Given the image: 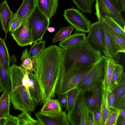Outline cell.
Returning a JSON list of instances; mask_svg holds the SVG:
<instances>
[{"instance_id": "cell-1", "label": "cell", "mask_w": 125, "mask_h": 125, "mask_svg": "<svg viewBox=\"0 0 125 125\" xmlns=\"http://www.w3.org/2000/svg\"><path fill=\"white\" fill-rule=\"evenodd\" d=\"M63 55V48L54 45L45 48L36 58L35 74L44 104L55 96L56 86L64 71Z\"/></svg>"}, {"instance_id": "cell-2", "label": "cell", "mask_w": 125, "mask_h": 125, "mask_svg": "<svg viewBox=\"0 0 125 125\" xmlns=\"http://www.w3.org/2000/svg\"><path fill=\"white\" fill-rule=\"evenodd\" d=\"M26 71L14 64L10 66L8 71L11 87L9 93L15 109L29 112L34 111L36 104L22 84V79Z\"/></svg>"}, {"instance_id": "cell-3", "label": "cell", "mask_w": 125, "mask_h": 125, "mask_svg": "<svg viewBox=\"0 0 125 125\" xmlns=\"http://www.w3.org/2000/svg\"><path fill=\"white\" fill-rule=\"evenodd\" d=\"M64 71L93 65L101 56L84 41L63 48Z\"/></svg>"}, {"instance_id": "cell-4", "label": "cell", "mask_w": 125, "mask_h": 125, "mask_svg": "<svg viewBox=\"0 0 125 125\" xmlns=\"http://www.w3.org/2000/svg\"><path fill=\"white\" fill-rule=\"evenodd\" d=\"M94 65L75 68L64 71L57 84L55 94L58 95L66 93L77 87Z\"/></svg>"}, {"instance_id": "cell-5", "label": "cell", "mask_w": 125, "mask_h": 125, "mask_svg": "<svg viewBox=\"0 0 125 125\" xmlns=\"http://www.w3.org/2000/svg\"><path fill=\"white\" fill-rule=\"evenodd\" d=\"M108 57L102 56L95 63L77 87L80 92H85L93 89L103 80L107 68Z\"/></svg>"}, {"instance_id": "cell-6", "label": "cell", "mask_w": 125, "mask_h": 125, "mask_svg": "<svg viewBox=\"0 0 125 125\" xmlns=\"http://www.w3.org/2000/svg\"><path fill=\"white\" fill-rule=\"evenodd\" d=\"M27 21L32 43L42 40L49 26L50 20L37 5Z\"/></svg>"}, {"instance_id": "cell-7", "label": "cell", "mask_w": 125, "mask_h": 125, "mask_svg": "<svg viewBox=\"0 0 125 125\" xmlns=\"http://www.w3.org/2000/svg\"><path fill=\"white\" fill-rule=\"evenodd\" d=\"M85 42L101 56L109 57L104 43L103 25L102 21H98L91 24Z\"/></svg>"}, {"instance_id": "cell-8", "label": "cell", "mask_w": 125, "mask_h": 125, "mask_svg": "<svg viewBox=\"0 0 125 125\" xmlns=\"http://www.w3.org/2000/svg\"><path fill=\"white\" fill-rule=\"evenodd\" d=\"M95 15L98 21H101L105 16L110 17L124 30L125 22L121 13L119 12L109 0H95Z\"/></svg>"}, {"instance_id": "cell-9", "label": "cell", "mask_w": 125, "mask_h": 125, "mask_svg": "<svg viewBox=\"0 0 125 125\" xmlns=\"http://www.w3.org/2000/svg\"><path fill=\"white\" fill-rule=\"evenodd\" d=\"M63 16L76 31L88 32L91 24L90 21L78 9L73 7L67 9L64 11Z\"/></svg>"}, {"instance_id": "cell-10", "label": "cell", "mask_w": 125, "mask_h": 125, "mask_svg": "<svg viewBox=\"0 0 125 125\" xmlns=\"http://www.w3.org/2000/svg\"><path fill=\"white\" fill-rule=\"evenodd\" d=\"M34 115L40 125H70L65 111L54 113H44L39 111L35 113Z\"/></svg>"}, {"instance_id": "cell-11", "label": "cell", "mask_w": 125, "mask_h": 125, "mask_svg": "<svg viewBox=\"0 0 125 125\" xmlns=\"http://www.w3.org/2000/svg\"><path fill=\"white\" fill-rule=\"evenodd\" d=\"M10 34L18 45L23 47L32 45V37L27 20Z\"/></svg>"}, {"instance_id": "cell-12", "label": "cell", "mask_w": 125, "mask_h": 125, "mask_svg": "<svg viewBox=\"0 0 125 125\" xmlns=\"http://www.w3.org/2000/svg\"><path fill=\"white\" fill-rule=\"evenodd\" d=\"M88 91L90 93V94L86 96L83 92V98L87 106L93 111L98 108L100 106L102 92L101 83Z\"/></svg>"}, {"instance_id": "cell-13", "label": "cell", "mask_w": 125, "mask_h": 125, "mask_svg": "<svg viewBox=\"0 0 125 125\" xmlns=\"http://www.w3.org/2000/svg\"><path fill=\"white\" fill-rule=\"evenodd\" d=\"M27 71L28 72L29 75L30 94L36 105L42 102V95L41 87L36 74L32 71Z\"/></svg>"}, {"instance_id": "cell-14", "label": "cell", "mask_w": 125, "mask_h": 125, "mask_svg": "<svg viewBox=\"0 0 125 125\" xmlns=\"http://www.w3.org/2000/svg\"><path fill=\"white\" fill-rule=\"evenodd\" d=\"M13 14L6 0H3L0 9V21L3 30L6 35Z\"/></svg>"}, {"instance_id": "cell-15", "label": "cell", "mask_w": 125, "mask_h": 125, "mask_svg": "<svg viewBox=\"0 0 125 125\" xmlns=\"http://www.w3.org/2000/svg\"><path fill=\"white\" fill-rule=\"evenodd\" d=\"M36 5V0H23L20 7L14 14L23 23L27 20Z\"/></svg>"}, {"instance_id": "cell-16", "label": "cell", "mask_w": 125, "mask_h": 125, "mask_svg": "<svg viewBox=\"0 0 125 125\" xmlns=\"http://www.w3.org/2000/svg\"><path fill=\"white\" fill-rule=\"evenodd\" d=\"M37 5L40 10L49 20L56 12L58 6V0H36Z\"/></svg>"}, {"instance_id": "cell-17", "label": "cell", "mask_w": 125, "mask_h": 125, "mask_svg": "<svg viewBox=\"0 0 125 125\" xmlns=\"http://www.w3.org/2000/svg\"><path fill=\"white\" fill-rule=\"evenodd\" d=\"M104 24L107 33L117 52L118 53H125V38L123 37Z\"/></svg>"}, {"instance_id": "cell-18", "label": "cell", "mask_w": 125, "mask_h": 125, "mask_svg": "<svg viewBox=\"0 0 125 125\" xmlns=\"http://www.w3.org/2000/svg\"><path fill=\"white\" fill-rule=\"evenodd\" d=\"M118 63L111 57L108 58L107 66L101 83V86L103 90L107 91L109 90L111 78L115 65Z\"/></svg>"}, {"instance_id": "cell-19", "label": "cell", "mask_w": 125, "mask_h": 125, "mask_svg": "<svg viewBox=\"0 0 125 125\" xmlns=\"http://www.w3.org/2000/svg\"><path fill=\"white\" fill-rule=\"evenodd\" d=\"M82 107V99L80 93L72 113L69 115H67L68 120L70 124L79 125Z\"/></svg>"}, {"instance_id": "cell-20", "label": "cell", "mask_w": 125, "mask_h": 125, "mask_svg": "<svg viewBox=\"0 0 125 125\" xmlns=\"http://www.w3.org/2000/svg\"><path fill=\"white\" fill-rule=\"evenodd\" d=\"M11 87L10 79L8 71L5 68L0 59V88L1 92L10 91Z\"/></svg>"}, {"instance_id": "cell-21", "label": "cell", "mask_w": 125, "mask_h": 125, "mask_svg": "<svg viewBox=\"0 0 125 125\" xmlns=\"http://www.w3.org/2000/svg\"><path fill=\"white\" fill-rule=\"evenodd\" d=\"M103 23L104 30V41L107 52L109 57L112 58L118 63L120 59L119 53L117 52L115 49L113 44L107 33L105 27L103 22Z\"/></svg>"}, {"instance_id": "cell-22", "label": "cell", "mask_w": 125, "mask_h": 125, "mask_svg": "<svg viewBox=\"0 0 125 125\" xmlns=\"http://www.w3.org/2000/svg\"><path fill=\"white\" fill-rule=\"evenodd\" d=\"M36 59L29 57L28 50L26 49L22 53L21 59L22 62L20 66L27 71H32L35 73L36 71Z\"/></svg>"}, {"instance_id": "cell-23", "label": "cell", "mask_w": 125, "mask_h": 125, "mask_svg": "<svg viewBox=\"0 0 125 125\" xmlns=\"http://www.w3.org/2000/svg\"><path fill=\"white\" fill-rule=\"evenodd\" d=\"M86 36L84 33H76L71 35L59 43V45L64 48L77 43L85 41Z\"/></svg>"}, {"instance_id": "cell-24", "label": "cell", "mask_w": 125, "mask_h": 125, "mask_svg": "<svg viewBox=\"0 0 125 125\" xmlns=\"http://www.w3.org/2000/svg\"><path fill=\"white\" fill-rule=\"evenodd\" d=\"M100 109V125H105L110 110L108 102L106 91L102 90Z\"/></svg>"}, {"instance_id": "cell-25", "label": "cell", "mask_w": 125, "mask_h": 125, "mask_svg": "<svg viewBox=\"0 0 125 125\" xmlns=\"http://www.w3.org/2000/svg\"><path fill=\"white\" fill-rule=\"evenodd\" d=\"M123 68L121 64L117 63L115 66L111 80L109 89L111 90L123 79L125 78Z\"/></svg>"}, {"instance_id": "cell-26", "label": "cell", "mask_w": 125, "mask_h": 125, "mask_svg": "<svg viewBox=\"0 0 125 125\" xmlns=\"http://www.w3.org/2000/svg\"><path fill=\"white\" fill-rule=\"evenodd\" d=\"M80 92L79 90L76 87L66 93L67 102L66 107V109L68 111L67 115H69L72 113Z\"/></svg>"}, {"instance_id": "cell-27", "label": "cell", "mask_w": 125, "mask_h": 125, "mask_svg": "<svg viewBox=\"0 0 125 125\" xmlns=\"http://www.w3.org/2000/svg\"><path fill=\"white\" fill-rule=\"evenodd\" d=\"M62 111L58 100L51 99L44 103L40 112L44 113H54L60 112Z\"/></svg>"}, {"instance_id": "cell-28", "label": "cell", "mask_w": 125, "mask_h": 125, "mask_svg": "<svg viewBox=\"0 0 125 125\" xmlns=\"http://www.w3.org/2000/svg\"><path fill=\"white\" fill-rule=\"evenodd\" d=\"M10 102L9 93H3L0 98V118H6L10 115Z\"/></svg>"}, {"instance_id": "cell-29", "label": "cell", "mask_w": 125, "mask_h": 125, "mask_svg": "<svg viewBox=\"0 0 125 125\" xmlns=\"http://www.w3.org/2000/svg\"><path fill=\"white\" fill-rule=\"evenodd\" d=\"M0 59L5 68L8 71L10 66V57L4 40L0 37Z\"/></svg>"}, {"instance_id": "cell-30", "label": "cell", "mask_w": 125, "mask_h": 125, "mask_svg": "<svg viewBox=\"0 0 125 125\" xmlns=\"http://www.w3.org/2000/svg\"><path fill=\"white\" fill-rule=\"evenodd\" d=\"M77 9L82 13L91 14L92 13V6L95 0H72Z\"/></svg>"}, {"instance_id": "cell-31", "label": "cell", "mask_w": 125, "mask_h": 125, "mask_svg": "<svg viewBox=\"0 0 125 125\" xmlns=\"http://www.w3.org/2000/svg\"><path fill=\"white\" fill-rule=\"evenodd\" d=\"M101 21L105 24L125 38V30L123 29L112 18L105 16Z\"/></svg>"}, {"instance_id": "cell-32", "label": "cell", "mask_w": 125, "mask_h": 125, "mask_svg": "<svg viewBox=\"0 0 125 125\" xmlns=\"http://www.w3.org/2000/svg\"><path fill=\"white\" fill-rule=\"evenodd\" d=\"M17 117L18 125H40L38 120L32 118L28 112H22Z\"/></svg>"}, {"instance_id": "cell-33", "label": "cell", "mask_w": 125, "mask_h": 125, "mask_svg": "<svg viewBox=\"0 0 125 125\" xmlns=\"http://www.w3.org/2000/svg\"><path fill=\"white\" fill-rule=\"evenodd\" d=\"M46 42L45 41L41 40L34 43L28 52L29 57L36 59L38 56L46 48Z\"/></svg>"}, {"instance_id": "cell-34", "label": "cell", "mask_w": 125, "mask_h": 125, "mask_svg": "<svg viewBox=\"0 0 125 125\" xmlns=\"http://www.w3.org/2000/svg\"><path fill=\"white\" fill-rule=\"evenodd\" d=\"M73 30V27L71 25L61 28L53 39V43H54L67 38L71 35Z\"/></svg>"}, {"instance_id": "cell-35", "label": "cell", "mask_w": 125, "mask_h": 125, "mask_svg": "<svg viewBox=\"0 0 125 125\" xmlns=\"http://www.w3.org/2000/svg\"><path fill=\"white\" fill-rule=\"evenodd\" d=\"M125 78H124L111 90L115 97V104L125 94Z\"/></svg>"}, {"instance_id": "cell-36", "label": "cell", "mask_w": 125, "mask_h": 125, "mask_svg": "<svg viewBox=\"0 0 125 125\" xmlns=\"http://www.w3.org/2000/svg\"><path fill=\"white\" fill-rule=\"evenodd\" d=\"M119 115V110L111 109L105 125H116L117 121Z\"/></svg>"}, {"instance_id": "cell-37", "label": "cell", "mask_w": 125, "mask_h": 125, "mask_svg": "<svg viewBox=\"0 0 125 125\" xmlns=\"http://www.w3.org/2000/svg\"><path fill=\"white\" fill-rule=\"evenodd\" d=\"M23 23L21 20L14 14L12 18L9 30L10 33L18 28Z\"/></svg>"}, {"instance_id": "cell-38", "label": "cell", "mask_w": 125, "mask_h": 125, "mask_svg": "<svg viewBox=\"0 0 125 125\" xmlns=\"http://www.w3.org/2000/svg\"><path fill=\"white\" fill-rule=\"evenodd\" d=\"M82 99V107L79 125H87L86 108L84 102L82 94L80 92Z\"/></svg>"}, {"instance_id": "cell-39", "label": "cell", "mask_w": 125, "mask_h": 125, "mask_svg": "<svg viewBox=\"0 0 125 125\" xmlns=\"http://www.w3.org/2000/svg\"><path fill=\"white\" fill-rule=\"evenodd\" d=\"M82 94L85 105L87 125H94L93 111L91 110L87 106L84 101L83 93Z\"/></svg>"}, {"instance_id": "cell-40", "label": "cell", "mask_w": 125, "mask_h": 125, "mask_svg": "<svg viewBox=\"0 0 125 125\" xmlns=\"http://www.w3.org/2000/svg\"><path fill=\"white\" fill-rule=\"evenodd\" d=\"M107 96L109 108L110 109H113L115 104V98L111 90H109L107 91Z\"/></svg>"}, {"instance_id": "cell-41", "label": "cell", "mask_w": 125, "mask_h": 125, "mask_svg": "<svg viewBox=\"0 0 125 125\" xmlns=\"http://www.w3.org/2000/svg\"><path fill=\"white\" fill-rule=\"evenodd\" d=\"M4 125H18L17 117L10 114L6 117Z\"/></svg>"}, {"instance_id": "cell-42", "label": "cell", "mask_w": 125, "mask_h": 125, "mask_svg": "<svg viewBox=\"0 0 125 125\" xmlns=\"http://www.w3.org/2000/svg\"><path fill=\"white\" fill-rule=\"evenodd\" d=\"M94 125H100V107L93 111Z\"/></svg>"}, {"instance_id": "cell-43", "label": "cell", "mask_w": 125, "mask_h": 125, "mask_svg": "<svg viewBox=\"0 0 125 125\" xmlns=\"http://www.w3.org/2000/svg\"><path fill=\"white\" fill-rule=\"evenodd\" d=\"M120 110L125 109V94H124L114 105L113 109Z\"/></svg>"}, {"instance_id": "cell-44", "label": "cell", "mask_w": 125, "mask_h": 125, "mask_svg": "<svg viewBox=\"0 0 125 125\" xmlns=\"http://www.w3.org/2000/svg\"><path fill=\"white\" fill-rule=\"evenodd\" d=\"M109 0L119 12L121 13L125 11V8L123 7L121 0Z\"/></svg>"}, {"instance_id": "cell-45", "label": "cell", "mask_w": 125, "mask_h": 125, "mask_svg": "<svg viewBox=\"0 0 125 125\" xmlns=\"http://www.w3.org/2000/svg\"><path fill=\"white\" fill-rule=\"evenodd\" d=\"M58 95V100L61 107H66L67 102L66 93L60 94Z\"/></svg>"}, {"instance_id": "cell-46", "label": "cell", "mask_w": 125, "mask_h": 125, "mask_svg": "<svg viewBox=\"0 0 125 125\" xmlns=\"http://www.w3.org/2000/svg\"><path fill=\"white\" fill-rule=\"evenodd\" d=\"M116 125H125V118L120 115L117 121Z\"/></svg>"}, {"instance_id": "cell-47", "label": "cell", "mask_w": 125, "mask_h": 125, "mask_svg": "<svg viewBox=\"0 0 125 125\" xmlns=\"http://www.w3.org/2000/svg\"><path fill=\"white\" fill-rule=\"evenodd\" d=\"M120 115L125 118V109L119 110Z\"/></svg>"}, {"instance_id": "cell-48", "label": "cell", "mask_w": 125, "mask_h": 125, "mask_svg": "<svg viewBox=\"0 0 125 125\" xmlns=\"http://www.w3.org/2000/svg\"><path fill=\"white\" fill-rule=\"evenodd\" d=\"M5 120L6 118H0V125H4Z\"/></svg>"}, {"instance_id": "cell-49", "label": "cell", "mask_w": 125, "mask_h": 125, "mask_svg": "<svg viewBox=\"0 0 125 125\" xmlns=\"http://www.w3.org/2000/svg\"><path fill=\"white\" fill-rule=\"evenodd\" d=\"M47 30L49 32L51 33L53 32L55 30L54 28L52 27H48Z\"/></svg>"}, {"instance_id": "cell-50", "label": "cell", "mask_w": 125, "mask_h": 125, "mask_svg": "<svg viewBox=\"0 0 125 125\" xmlns=\"http://www.w3.org/2000/svg\"><path fill=\"white\" fill-rule=\"evenodd\" d=\"M123 7L125 8V0H121Z\"/></svg>"}, {"instance_id": "cell-51", "label": "cell", "mask_w": 125, "mask_h": 125, "mask_svg": "<svg viewBox=\"0 0 125 125\" xmlns=\"http://www.w3.org/2000/svg\"><path fill=\"white\" fill-rule=\"evenodd\" d=\"M1 92V91L0 88V93Z\"/></svg>"}, {"instance_id": "cell-52", "label": "cell", "mask_w": 125, "mask_h": 125, "mask_svg": "<svg viewBox=\"0 0 125 125\" xmlns=\"http://www.w3.org/2000/svg\"><path fill=\"white\" fill-rule=\"evenodd\" d=\"M1 4L0 3V6H1Z\"/></svg>"}]
</instances>
